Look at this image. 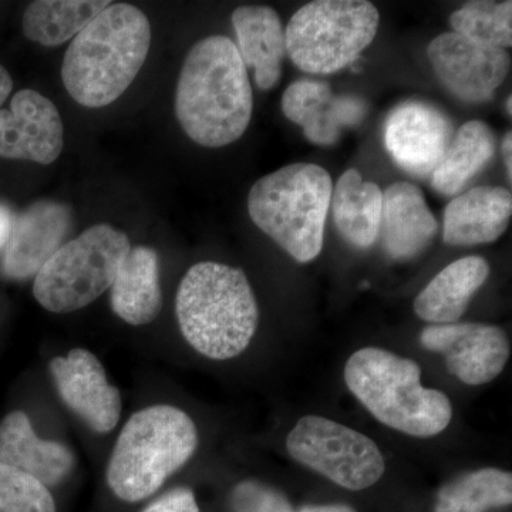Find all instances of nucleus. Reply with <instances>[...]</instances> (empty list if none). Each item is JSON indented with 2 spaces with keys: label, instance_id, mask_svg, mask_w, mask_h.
<instances>
[{
  "label": "nucleus",
  "instance_id": "obj_1",
  "mask_svg": "<svg viewBox=\"0 0 512 512\" xmlns=\"http://www.w3.org/2000/svg\"><path fill=\"white\" fill-rule=\"evenodd\" d=\"M254 94L238 47L229 37L210 36L185 57L175 92V116L198 146L235 143L251 123Z\"/></svg>",
  "mask_w": 512,
  "mask_h": 512
},
{
  "label": "nucleus",
  "instance_id": "obj_2",
  "mask_svg": "<svg viewBox=\"0 0 512 512\" xmlns=\"http://www.w3.org/2000/svg\"><path fill=\"white\" fill-rule=\"evenodd\" d=\"M150 46L147 16L128 3H111L74 37L64 55L67 93L87 109L109 106L134 82Z\"/></svg>",
  "mask_w": 512,
  "mask_h": 512
},
{
  "label": "nucleus",
  "instance_id": "obj_3",
  "mask_svg": "<svg viewBox=\"0 0 512 512\" xmlns=\"http://www.w3.org/2000/svg\"><path fill=\"white\" fill-rule=\"evenodd\" d=\"M175 312L184 339L212 360L241 355L258 328V303L247 275L218 262H200L188 269L178 288Z\"/></svg>",
  "mask_w": 512,
  "mask_h": 512
},
{
  "label": "nucleus",
  "instance_id": "obj_4",
  "mask_svg": "<svg viewBox=\"0 0 512 512\" xmlns=\"http://www.w3.org/2000/svg\"><path fill=\"white\" fill-rule=\"evenodd\" d=\"M345 382L380 423L409 436H437L453 419L446 394L421 384L420 366L387 350L353 353L346 363Z\"/></svg>",
  "mask_w": 512,
  "mask_h": 512
},
{
  "label": "nucleus",
  "instance_id": "obj_5",
  "mask_svg": "<svg viewBox=\"0 0 512 512\" xmlns=\"http://www.w3.org/2000/svg\"><path fill=\"white\" fill-rule=\"evenodd\" d=\"M197 447V426L187 413L167 404L147 407L124 424L111 453L107 483L120 500H146L188 463Z\"/></svg>",
  "mask_w": 512,
  "mask_h": 512
},
{
  "label": "nucleus",
  "instance_id": "obj_6",
  "mask_svg": "<svg viewBox=\"0 0 512 512\" xmlns=\"http://www.w3.org/2000/svg\"><path fill=\"white\" fill-rule=\"evenodd\" d=\"M332 191V178L325 168L286 165L251 188L249 217L293 259L306 264L322 252Z\"/></svg>",
  "mask_w": 512,
  "mask_h": 512
},
{
  "label": "nucleus",
  "instance_id": "obj_7",
  "mask_svg": "<svg viewBox=\"0 0 512 512\" xmlns=\"http://www.w3.org/2000/svg\"><path fill=\"white\" fill-rule=\"evenodd\" d=\"M130 248L127 235L109 224L87 228L57 249L37 272L36 301L53 313L86 308L111 288Z\"/></svg>",
  "mask_w": 512,
  "mask_h": 512
},
{
  "label": "nucleus",
  "instance_id": "obj_8",
  "mask_svg": "<svg viewBox=\"0 0 512 512\" xmlns=\"http://www.w3.org/2000/svg\"><path fill=\"white\" fill-rule=\"evenodd\" d=\"M379 23V10L365 0H316L289 20L286 53L303 72L336 73L373 42Z\"/></svg>",
  "mask_w": 512,
  "mask_h": 512
},
{
  "label": "nucleus",
  "instance_id": "obj_9",
  "mask_svg": "<svg viewBox=\"0 0 512 512\" xmlns=\"http://www.w3.org/2000/svg\"><path fill=\"white\" fill-rule=\"evenodd\" d=\"M293 460L352 491L375 485L386 464L375 441L320 416L299 419L286 439Z\"/></svg>",
  "mask_w": 512,
  "mask_h": 512
},
{
  "label": "nucleus",
  "instance_id": "obj_10",
  "mask_svg": "<svg viewBox=\"0 0 512 512\" xmlns=\"http://www.w3.org/2000/svg\"><path fill=\"white\" fill-rule=\"evenodd\" d=\"M440 82L458 99L484 103L510 72L507 50L480 45L456 32L437 36L427 49Z\"/></svg>",
  "mask_w": 512,
  "mask_h": 512
},
{
  "label": "nucleus",
  "instance_id": "obj_11",
  "mask_svg": "<svg viewBox=\"0 0 512 512\" xmlns=\"http://www.w3.org/2000/svg\"><path fill=\"white\" fill-rule=\"evenodd\" d=\"M420 342L424 349L443 355L448 373L468 386L490 383L510 359L504 330L484 323L427 326Z\"/></svg>",
  "mask_w": 512,
  "mask_h": 512
},
{
  "label": "nucleus",
  "instance_id": "obj_12",
  "mask_svg": "<svg viewBox=\"0 0 512 512\" xmlns=\"http://www.w3.org/2000/svg\"><path fill=\"white\" fill-rule=\"evenodd\" d=\"M454 127L446 114L430 103L409 100L394 107L384 124V144L400 168L414 177H431Z\"/></svg>",
  "mask_w": 512,
  "mask_h": 512
},
{
  "label": "nucleus",
  "instance_id": "obj_13",
  "mask_svg": "<svg viewBox=\"0 0 512 512\" xmlns=\"http://www.w3.org/2000/svg\"><path fill=\"white\" fill-rule=\"evenodd\" d=\"M63 146L62 117L43 94L20 90L10 109L0 110V157L49 165L60 157Z\"/></svg>",
  "mask_w": 512,
  "mask_h": 512
},
{
  "label": "nucleus",
  "instance_id": "obj_14",
  "mask_svg": "<svg viewBox=\"0 0 512 512\" xmlns=\"http://www.w3.org/2000/svg\"><path fill=\"white\" fill-rule=\"evenodd\" d=\"M50 373L64 404L96 433H109L119 423L121 396L90 350L77 348L55 357Z\"/></svg>",
  "mask_w": 512,
  "mask_h": 512
},
{
  "label": "nucleus",
  "instance_id": "obj_15",
  "mask_svg": "<svg viewBox=\"0 0 512 512\" xmlns=\"http://www.w3.org/2000/svg\"><path fill=\"white\" fill-rule=\"evenodd\" d=\"M282 110L292 123L303 128L313 144L332 146L345 128L365 120L367 103L356 96H335L328 83L298 80L285 90Z\"/></svg>",
  "mask_w": 512,
  "mask_h": 512
},
{
  "label": "nucleus",
  "instance_id": "obj_16",
  "mask_svg": "<svg viewBox=\"0 0 512 512\" xmlns=\"http://www.w3.org/2000/svg\"><path fill=\"white\" fill-rule=\"evenodd\" d=\"M72 228V211L56 201H37L19 215L3 259V272L12 279L36 275L62 247Z\"/></svg>",
  "mask_w": 512,
  "mask_h": 512
},
{
  "label": "nucleus",
  "instance_id": "obj_17",
  "mask_svg": "<svg viewBox=\"0 0 512 512\" xmlns=\"http://www.w3.org/2000/svg\"><path fill=\"white\" fill-rule=\"evenodd\" d=\"M439 231L423 192L410 183L390 185L383 194L380 234L384 249L396 261H410L430 247Z\"/></svg>",
  "mask_w": 512,
  "mask_h": 512
},
{
  "label": "nucleus",
  "instance_id": "obj_18",
  "mask_svg": "<svg viewBox=\"0 0 512 512\" xmlns=\"http://www.w3.org/2000/svg\"><path fill=\"white\" fill-rule=\"evenodd\" d=\"M511 215L510 190L503 187L471 188L447 205L444 242L454 247L490 244L507 231Z\"/></svg>",
  "mask_w": 512,
  "mask_h": 512
},
{
  "label": "nucleus",
  "instance_id": "obj_19",
  "mask_svg": "<svg viewBox=\"0 0 512 512\" xmlns=\"http://www.w3.org/2000/svg\"><path fill=\"white\" fill-rule=\"evenodd\" d=\"M0 464L29 474L47 487L69 476L74 457L63 444L37 437L28 414L16 410L0 421Z\"/></svg>",
  "mask_w": 512,
  "mask_h": 512
},
{
  "label": "nucleus",
  "instance_id": "obj_20",
  "mask_svg": "<svg viewBox=\"0 0 512 512\" xmlns=\"http://www.w3.org/2000/svg\"><path fill=\"white\" fill-rule=\"evenodd\" d=\"M238 52L245 67L254 70L256 86L274 89L281 80L286 35L281 19L268 6H242L232 13Z\"/></svg>",
  "mask_w": 512,
  "mask_h": 512
},
{
  "label": "nucleus",
  "instance_id": "obj_21",
  "mask_svg": "<svg viewBox=\"0 0 512 512\" xmlns=\"http://www.w3.org/2000/svg\"><path fill=\"white\" fill-rule=\"evenodd\" d=\"M111 308L133 326L148 325L160 315V259L153 248H130L111 285Z\"/></svg>",
  "mask_w": 512,
  "mask_h": 512
},
{
  "label": "nucleus",
  "instance_id": "obj_22",
  "mask_svg": "<svg viewBox=\"0 0 512 512\" xmlns=\"http://www.w3.org/2000/svg\"><path fill=\"white\" fill-rule=\"evenodd\" d=\"M488 275L490 265L481 256L457 259L420 292L414 301V312L433 325L457 323Z\"/></svg>",
  "mask_w": 512,
  "mask_h": 512
},
{
  "label": "nucleus",
  "instance_id": "obj_23",
  "mask_svg": "<svg viewBox=\"0 0 512 512\" xmlns=\"http://www.w3.org/2000/svg\"><path fill=\"white\" fill-rule=\"evenodd\" d=\"M330 207L336 228L350 245L359 249L375 245L383 210V192L379 185L363 181L359 171L350 168L333 188Z\"/></svg>",
  "mask_w": 512,
  "mask_h": 512
},
{
  "label": "nucleus",
  "instance_id": "obj_24",
  "mask_svg": "<svg viewBox=\"0 0 512 512\" xmlns=\"http://www.w3.org/2000/svg\"><path fill=\"white\" fill-rule=\"evenodd\" d=\"M495 154L493 130L483 121H468L456 131L446 153L431 174V184L451 197L466 187Z\"/></svg>",
  "mask_w": 512,
  "mask_h": 512
},
{
  "label": "nucleus",
  "instance_id": "obj_25",
  "mask_svg": "<svg viewBox=\"0 0 512 512\" xmlns=\"http://www.w3.org/2000/svg\"><path fill=\"white\" fill-rule=\"evenodd\" d=\"M110 5L109 0H37L23 15V33L42 46L63 45Z\"/></svg>",
  "mask_w": 512,
  "mask_h": 512
},
{
  "label": "nucleus",
  "instance_id": "obj_26",
  "mask_svg": "<svg viewBox=\"0 0 512 512\" xmlns=\"http://www.w3.org/2000/svg\"><path fill=\"white\" fill-rule=\"evenodd\" d=\"M512 503V476L498 468H481L444 485L434 512H485Z\"/></svg>",
  "mask_w": 512,
  "mask_h": 512
},
{
  "label": "nucleus",
  "instance_id": "obj_27",
  "mask_svg": "<svg viewBox=\"0 0 512 512\" xmlns=\"http://www.w3.org/2000/svg\"><path fill=\"white\" fill-rule=\"evenodd\" d=\"M453 32L480 45H512V2H470L450 16Z\"/></svg>",
  "mask_w": 512,
  "mask_h": 512
},
{
  "label": "nucleus",
  "instance_id": "obj_28",
  "mask_svg": "<svg viewBox=\"0 0 512 512\" xmlns=\"http://www.w3.org/2000/svg\"><path fill=\"white\" fill-rule=\"evenodd\" d=\"M0 512H56V504L46 485L0 464Z\"/></svg>",
  "mask_w": 512,
  "mask_h": 512
},
{
  "label": "nucleus",
  "instance_id": "obj_29",
  "mask_svg": "<svg viewBox=\"0 0 512 512\" xmlns=\"http://www.w3.org/2000/svg\"><path fill=\"white\" fill-rule=\"evenodd\" d=\"M231 503L234 512H295L285 495L254 480L239 483L232 491Z\"/></svg>",
  "mask_w": 512,
  "mask_h": 512
},
{
  "label": "nucleus",
  "instance_id": "obj_30",
  "mask_svg": "<svg viewBox=\"0 0 512 512\" xmlns=\"http://www.w3.org/2000/svg\"><path fill=\"white\" fill-rule=\"evenodd\" d=\"M143 512H200V508L191 490L175 488L157 498Z\"/></svg>",
  "mask_w": 512,
  "mask_h": 512
},
{
  "label": "nucleus",
  "instance_id": "obj_31",
  "mask_svg": "<svg viewBox=\"0 0 512 512\" xmlns=\"http://www.w3.org/2000/svg\"><path fill=\"white\" fill-rule=\"evenodd\" d=\"M13 89V80L10 77L8 70L0 64V110H2L3 103L10 96Z\"/></svg>",
  "mask_w": 512,
  "mask_h": 512
},
{
  "label": "nucleus",
  "instance_id": "obj_32",
  "mask_svg": "<svg viewBox=\"0 0 512 512\" xmlns=\"http://www.w3.org/2000/svg\"><path fill=\"white\" fill-rule=\"evenodd\" d=\"M10 212L6 208L0 207V248L8 244L10 232H12V222H10Z\"/></svg>",
  "mask_w": 512,
  "mask_h": 512
},
{
  "label": "nucleus",
  "instance_id": "obj_33",
  "mask_svg": "<svg viewBox=\"0 0 512 512\" xmlns=\"http://www.w3.org/2000/svg\"><path fill=\"white\" fill-rule=\"evenodd\" d=\"M298 512H356L346 504L305 505Z\"/></svg>",
  "mask_w": 512,
  "mask_h": 512
},
{
  "label": "nucleus",
  "instance_id": "obj_34",
  "mask_svg": "<svg viewBox=\"0 0 512 512\" xmlns=\"http://www.w3.org/2000/svg\"><path fill=\"white\" fill-rule=\"evenodd\" d=\"M512 148V134L510 133L505 134L504 141H503V156H504V163L505 168H507L508 173V181H512V160H511V151Z\"/></svg>",
  "mask_w": 512,
  "mask_h": 512
},
{
  "label": "nucleus",
  "instance_id": "obj_35",
  "mask_svg": "<svg viewBox=\"0 0 512 512\" xmlns=\"http://www.w3.org/2000/svg\"><path fill=\"white\" fill-rule=\"evenodd\" d=\"M511 101H512V99H511V96H510V97H508V103H507V107H508V114H510V116H511V113H512V109H511Z\"/></svg>",
  "mask_w": 512,
  "mask_h": 512
}]
</instances>
